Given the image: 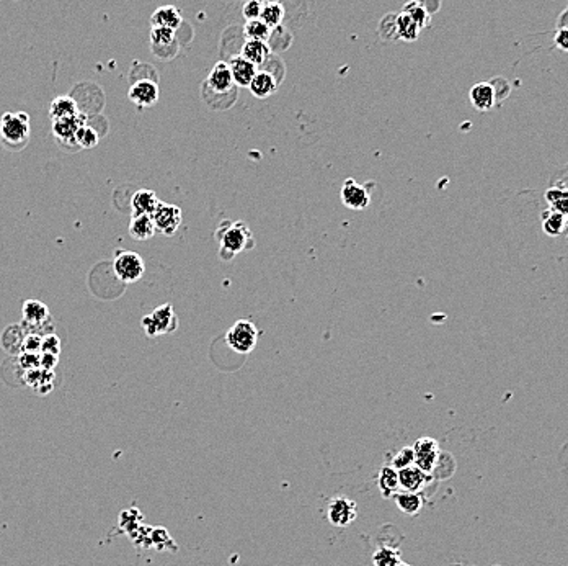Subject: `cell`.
Wrapping results in <instances>:
<instances>
[{
	"label": "cell",
	"mask_w": 568,
	"mask_h": 566,
	"mask_svg": "<svg viewBox=\"0 0 568 566\" xmlns=\"http://www.w3.org/2000/svg\"><path fill=\"white\" fill-rule=\"evenodd\" d=\"M553 43H555V46L558 47V50L568 53V27L558 28L555 36H553Z\"/></svg>",
	"instance_id": "41"
},
{
	"label": "cell",
	"mask_w": 568,
	"mask_h": 566,
	"mask_svg": "<svg viewBox=\"0 0 568 566\" xmlns=\"http://www.w3.org/2000/svg\"><path fill=\"white\" fill-rule=\"evenodd\" d=\"M415 465V452H413V447H404L402 450H399L397 454L394 455L392 459V463H390V467H394L395 470H404L407 467H412Z\"/></svg>",
	"instance_id": "35"
},
{
	"label": "cell",
	"mask_w": 568,
	"mask_h": 566,
	"mask_svg": "<svg viewBox=\"0 0 568 566\" xmlns=\"http://www.w3.org/2000/svg\"><path fill=\"white\" fill-rule=\"evenodd\" d=\"M79 113L80 112L77 103H75V100L70 97V95H61V97H56L51 102L49 117L52 121L62 120V118L77 117Z\"/></svg>",
	"instance_id": "21"
},
{
	"label": "cell",
	"mask_w": 568,
	"mask_h": 566,
	"mask_svg": "<svg viewBox=\"0 0 568 566\" xmlns=\"http://www.w3.org/2000/svg\"><path fill=\"white\" fill-rule=\"evenodd\" d=\"M0 141L12 151L23 149L30 141V117L28 113H3L0 118Z\"/></svg>",
	"instance_id": "3"
},
{
	"label": "cell",
	"mask_w": 568,
	"mask_h": 566,
	"mask_svg": "<svg viewBox=\"0 0 568 566\" xmlns=\"http://www.w3.org/2000/svg\"><path fill=\"white\" fill-rule=\"evenodd\" d=\"M397 35L400 40L415 41L420 35V27L407 13H400V15H397Z\"/></svg>",
	"instance_id": "31"
},
{
	"label": "cell",
	"mask_w": 568,
	"mask_h": 566,
	"mask_svg": "<svg viewBox=\"0 0 568 566\" xmlns=\"http://www.w3.org/2000/svg\"><path fill=\"white\" fill-rule=\"evenodd\" d=\"M404 13H407V15L412 18L415 23H417V25L420 27V30L428 25L429 13H428L427 8L422 6V3L417 2V0H412V2H408L407 6L404 7Z\"/></svg>",
	"instance_id": "34"
},
{
	"label": "cell",
	"mask_w": 568,
	"mask_h": 566,
	"mask_svg": "<svg viewBox=\"0 0 568 566\" xmlns=\"http://www.w3.org/2000/svg\"><path fill=\"white\" fill-rule=\"evenodd\" d=\"M57 362H59V355L41 354V365H40V367L54 372V368L57 367Z\"/></svg>",
	"instance_id": "42"
},
{
	"label": "cell",
	"mask_w": 568,
	"mask_h": 566,
	"mask_svg": "<svg viewBox=\"0 0 568 566\" xmlns=\"http://www.w3.org/2000/svg\"><path fill=\"white\" fill-rule=\"evenodd\" d=\"M372 563H374V566H397L399 563H402V555L397 549L379 546L374 556H372Z\"/></svg>",
	"instance_id": "32"
},
{
	"label": "cell",
	"mask_w": 568,
	"mask_h": 566,
	"mask_svg": "<svg viewBox=\"0 0 568 566\" xmlns=\"http://www.w3.org/2000/svg\"><path fill=\"white\" fill-rule=\"evenodd\" d=\"M358 516L356 502L351 501L350 498L338 496L330 499L327 506V517L330 524L335 527H346L350 526Z\"/></svg>",
	"instance_id": "9"
},
{
	"label": "cell",
	"mask_w": 568,
	"mask_h": 566,
	"mask_svg": "<svg viewBox=\"0 0 568 566\" xmlns=\"http://www.w3.org/2000/svg\"><path fill=\"white\" fill-rule=\"evenodd\" d=\"M216 239L222 260H231L243 251L254 249L255 244L250 228L243 221H222L216 230Z\"/></svg>",
	"instance_id": "2"
},
{
	"label": "cell",
	"mask_w": 568,
	"mask_h": 566,
	"mask_svg": "<svg viewBox=\"0 0 568 566\" xmlns=\"http://www.w3.org/2000/svg\"><path fill=\"white\" fill-rule=\"evenodd\" d=\"M377 486H379L381 491L385 498H390L392 494H395L400 489L399 483V472L390 465H385V467L381 470L379 478H377Z\"/></svg>",
	"instance_id": "26"
},
{
	"label": "cell",
	"mask_w": 568,
	"mask_h": 566,
	"mask_svg": "<svg viewBox=\"0 0 568 566\" xmlns=\"http://www.w3.org/2000/svg\"><path fill=\"white\" fill-rule=\"evenodd\" d=\"M128 97L136 107L149 108L159 102V85L154 79H139L131 84Z\"/></svg>",
	"instance_id": "12"
},
{
	"label": "cell",
	"mask_w": 568,
	"mask_h": 566,
	"mask_svg": "<svg viewBox=\"0 0 568 566\" xmlns=\"http://www.w3.org/2000/svg\"><path fill=\"white\" fill-rule=\"evenodd\" d=\"M395 504L397 507L407 516H417V514L422 511L423 507V498L420 496V493L413 491H397L394 494Z\"/></svg>",
	"instance_id": "25"
},
{
	"label": "cell",
	"mask_w": 568,
	"mask_h": 566,
	"mask_svg": "<svg viewBox=\"0 0 568 566\" xmlns=\"http://www.w3.org/2000/svg\"><path fill=\"white\" fill-rule=\"evenodd\" d=\"M151 46L152 53L159 58H164V51H167V58H171L175 53L171 50H176V36L175 30L170 28H160L155 27L151 30Z\"/></svg>",
	"instance_id": "13"
},
{
	"label": "cell",
	"mask_w": 568,
	"mask_h": 566,
	"mask_svg": "<svg viewBox=\"0 0 568 566\" xmlns=\"http://www.w3.org/2000/svg\"><path fill=\"white\" fill-rule=\"evenodd\" d=\"M413 452L415 465H417L420 470H423L424 473H431V470L436 467L439 455H441L438 442L431 439V437H422V439L415 442Z\"/></svg>",
	"instance_id": "11"
},
{
	"label": "cell",
	"mask_w": 568,
	"mask_h": 566,
	"mask_svg": "<svg viewBox=\"0 0 568 566\" xmlns=\"http://www.w3.org/2000/svg\"><path fill=\"white\" fill-rule=\"evenodd\" d=\"M157 232L155 223L151 215H136L130 223V234L136 241H149Z\"/></svg>",
	"instance_id": "23"
},
{
	"label": "cell",
	"mask_w": 568,
	"mask_h": 566,
	"mask_svg": "<svg viewBox=\"0 0 568 566\" xmlns=\"http://www.w3.org/2000/svg\"><path fill=\"white\" fill-rule=\"evenodd\" d=\"M236 82H233L231 68L224 61L214 64L203 87V98L214 110L231 108L237 100Z\"/></svg>",
	"instance_id": "1"
},
{
	"label": "cell",
	"mask_w": 568,
	"mask_h": 566,
	"mask_svg": "<svg viewBox=\"0 0 568 566\" xmlns=\"http://www.w3.org/2000/svg\"><path fill=\"white\" fill-rule=\"evenodd\" d=\"M113 272L123 283H135L146 272L144 259L132 251H116L113 260Z\"/></svg>",
	"instance_id": "6"
},
{
	"label": "cell",
	"mask_w": 568,
	"mask_h": 566,
	"mask_svg": "<svg viewBox=\"0 0 568 566\" xmlns=\"http://www.w3.org/2000/svg\"><path fill=\"white\" fill-rule=\"evenodd\" d=\"M546 200L548 203V208L562 215H568V188H558L551 187L546 192Z\"/></svg>",
	"instance_id": "28"
},
{
	"label": "cell",
	"mask_w": 568,
	"mask_h": 566,
	"mask_svg": "<svg viewBox=\"0 0 568 566\" xmlns=\"http://www.w3.org/2000/svg\"><path fill=\"white\" fill-rule=\"evenodd\" d=\"M379 35L383 40H397V15L384 17L379 23Z\"/></svg>",
	"instance_id": "36"
},
{
	"label": "cell",
	"mask_w": 568,
	"mask_h": 566,
	"mask_svg": "<svg viewBox=\"0 0 568 566\" xmlns=\"http://www.w3.org/2000/svg\"><path fill=\"white\" fill-rule=\"evenodd\" d=\"M229 68H231L233 82H236L237 87H248L252 79H254L255 74L259 73L256 66L252 64L250 61L243 59L242 56L233 58L231 63H229Z\"/></svg>",
	"instance_id": "19"
},
{
	"label": "cell",
	"mask_w": 568,
	"mask_h": 566,
	"mask_svg": "<svg viewBox=\"0 0 568 566\" xmlns=\"http://www.w3.org/2000/svg\"><path fill=\"white\" fill-rule=\"evenodd\" d=\"M59 352H61V339L54 334V332H52V334H47V336L43 337L41 354L59 355Z\"/></svg>",
	"instance_id": "38"
},
{
	"label": "cell",
	"mask_w": 568,
	"mask_h": 566,
	"mask_svg": "<svg viewBox=\"0 0 568 566\" xmlns=\"http://www.w3.org/2000/svg\"><path fill=\"white\" fill-rule=\"evenodd\" d=\"M181 22H183V18H181L178 8L171 7V6L157 8V10L152 13V17H151L152 28L160 27V28H170V30H176V28L181 25Z\"/></svg>",
	"instance_id": "20"
},
{
	"label": "cell",
	"mask_w": 568,
	"mask_h": 566,
	"mask_svg": "<svg viewBox=\"0 0 568 566\" xmlns=\"http://www.w3.org/2000/svg\"><path fill=\"white\" fill-rule=\"evenodd\" d=\"M261 8H263V2L261 0H247L245 6H243V17L245 20H256L261 15Z\"/></svg>",
	"instance_id": "39"
},
{
	"label": "cell",
	"mask_w": 568,
	"mask_h": 566,
	"mask_svg": "<svg viewBox=\"0 0 568 566\" xmlns=\"http://www.w3.org/2000/svg\"><path fill=\"white\" fill-rule=\"evenodd\" d=\"M243 33H245L247 40L266 43L271 35V28L266 25L261 18H256V20H248L245 23V27H243Z\"/></svg>",
	"instance_id": "29"
},
{
	"label": "cell",
	"mask_w": 568,
	"mask_h": 566,
	"mask_svg": "<svg viewBox=\"0 0 568 566\" xmlns=\"http://www.w3.org/2000/svg\"><path fill=\"white\" fill-rule=\"evenodd\" d=\"M22 313L23 325L25 326H38L52 320L49 308H47L43 301H38V299H26V301L23 303Z\"/></svg>",
	"instance_id": "17"
},
{
	"label": "cell",
	"mask_w": 568,
	"mask_h": 566,
	"mask_svg": "<svg viewBox=\"0 0 568 566\" xmlns=\"http://www.w3.org/2000/svg\"><path fill=\"white\" fill-rule=\"evenodd\" d=\"M100 135L93 130L92 126L85 123L84 126H80L77 133H75V142H77L79 147L82 149H93L95 146L98 144Z\"/></svg>",
	"instance_id": "33"
},
{
	"label": "cell",
	"mask_w": 568,
	"mask_h": 566,
	"mask_svg": "<svg viewBox=\"0 0 568 566\" xmlns=\"http://www.w3.org/2000/svg\"><path fill=\"white\" fill-rule=\"evenodd\" d=\"M160 204V200L157 198V195L152 192V190L142 188L137 190L135 193V197L131 200V210L132 216L136 215H154L157 207Z\"/></svg>",
	"instance_id": "18"
},
{
	"label": "cell",
	"mask_w": 568,
	"mask_h": 566,
	"mask_svg": "<svg viewBox=\"0 0 568 566\" xmlns=\"http://www.w3.org/2000/svg\"><path fill=\"white\" fill-rule=\"evenodd\" d=\"M240 56L243 59L250 61L252 64H255L256 68L261 64L266 63L270 56V47L263 41H254V40H247L243 43Z\"/></svg>",
	"instance_id": "22"
},
{
	"label": "cell",
	"mask_w": 568,
	"mask_h": 566,
	"mask_svg": "<svg viewBox=\"0 0 568 566\" xmlns=\"http://www.w3.org/2000/svg\"><path fill=\"white\" fill-rule=\"evenodd\" d=\"M181 218H183V211L180 207L170 203H162L157 207L152 220L155 223L157 232H162L164 236H174L175 231L178 230Z\"/></svg>",
	"instance_id": "10"
},
{
	"label": "cell",
	"mask_w": 568,
	"mask_h": 566,
	"mask_svg": "<svg viewBox=\"0 0 568 566\" xmlns=\"http://www.w3.org/2000/svg\"><path fill=\"white\" fill-rule=\"evenodd\" d=\"M567 225H568V215H567Z\"/></svg>",
	"instance_id": "44"
},
{
	"label": "cell",
	"mask_w": 568,
	"mask_h": 566,
	"mask_svg": "<svg viewBox=\"0 0 568 566\" xmlns=\"http://www.w3.org/2000/svg\"><path fill=\"white\" fill-rule=\"evenodd\" d=\"M18 364H20L22 370H35L40 368L41 365V354L40 352H22L18 355Z\"/></svg>",
	"instance_id": "37"
},
{
	"label": "cell",
	"mask_w": 568,
	"mask_h": 566,
	"mask_svg": "<svg viewBox=\"0 0 568 566\" xmlns=\"http://www.w3.org/2000/svg\"><path fill=\"white\" fill-rule=\"evenodd\" d=\"M260 331L254 322L248 320H238L226 332V344L237 354H250L259 342Z\"/></svg>",
	"instance_id": "4"
},
{
	"label": "cell",
	"mask_w": 568,
	"mask_h": 566,
	"mask_svg": "<svg viewBox=\"0 0 568 566\" xmlns=\"http://www.w3.org/2000/svg\"><path fill=\"white\" fill-rule=\"evenodd\" d=\"M397 566H410V565H407V563H404V561H402V563H399Z\"/></svg>",
	"instance_id": "43"
},
{
	"label": "cell",
	"mask_w": 568,
	"mask_h": 566,
	"mask_svg": "<svg viewBox=\"0 0 568 566\" xmlns=\"http://www.w3.org/2000/svg\"><path fill=\"white\" fill-rule=\"evenodd\" d=\"M141 326L149 337L171 334L178 329V316L175 315L174 306L167 303L155 308L151 315L142 318Z\"/></svg>",
	"instance_id": "5"
},
{
	"label": "cell",
	"mask_w": 568,
	"mask_h": 566,
	"mask_svg": "<svg viewBox=\"0 0 568 566\" xmlns=\"http://www.w3.org/2000/svg\"><path fill=\"white\" fill-rule=\"evenodd\" d=\"M428 473H424L423 470H420L417 465H412V467H407L404 470H399V483L400 488L404 491H413L420 493L423 489L424 484L428 483Z\"/></svg>",
	"instance_id": "16"
},
{
	"label": "cell",
	"mask_w": 568,
	"mask_h": 566,
	"mask_svg": "<svg viewBox=\"0 0 568 566\" xmlns=\"http://www.w3.org/2000/svg\"><path fill=\"white\" fill-rule=\"evenodd\" d=\"M85 121H87V117L82 115V113H79L77 117L52 121V135L64 149H77L79 146L75 142V133L80 126L85 125Z\"/></svg>",
	"instance_id": "7"
},
{
	"label": "cell",
	"mask_w": 568,
	"mask_h": 566,
	"mask_svg": "<svg viewBox=\"0 0 568 566\" xmlns=\"http://www.w3.org/2000/svg\"><path fill=\"white\" fill-rule=\"evenodd\" d=\"M469 98H470L472 105H474L479 112L482 113L490 112L491 108L495 107V102H496V94H495L493 84L491 82L475 84L474 87L470 89Z\"/></svg>",
	"instance_id": "14"
},
{
	"label": "cell",
	"mask_w": 568,
	"mask_h": 566,
	"mask_svg": "<svg viewBox=\"0 0 568 566\" xmlns=\"http://www.w3.org/2000/svg\"><path fill=\"white\" fill-rule=\"evenodd\" d=\"M567 226V216L562 213H557L548 208L542 213V230L547 236L557 237L560 236Z\"/></svg>",
	"instance_id": "27"
},
{
	"label": "cell",
	"mask_w": 568,
	"mask_h": 566,
	"mask_svg": "<svg viewBox=\"0 0 568 566\" xmlns=\"http://www.w3.org/2000/svg\"><path fill=\"white\" fill-rule=\"evenodd\" d=\"M25 336L26 332L23 329V326H8L7 329L3 331L2 337H0V342H2V347L8 352V354L20 355Z\"/></svg>",
	"instance_id": "24"
},
{
	"label": "cell",
	"mask_w": 568,
	"mask_h": 566,
	"mask_svg": "<svg viewBox=\"0 0 568 566\" xmlns=\"http://www.w3.org/2000/svg\"><path fill=\"white\" fill-rule=\"evenodd\" d=\"M341 202L348 210L361 211L366 210L371 203V192L366 185L358 184L355 179H346L341 185Z\"/></svg>",
	"instance_id": "8"
},
{
	"label": "cell",
	"mask_w": 568,
	"mask_h": 566,
	"mask_svg": "<svg viewBox=\"0 0 568 566\" xmlns=\"http://www.w3.org/2000/svg\"><path fill=\"white\" fill-rule=\"evenodd\" d=\"M41 342L43 337L36 334H26L25 341H23L22 352H40L41 354ZM20 352V354H22Z\"/></svg>",
	"instance_id": "40"
},
{
	"label": "cell",
	"mask_w": 568,
	"mask_h": 566,
	"mask_svg": "<svg viewBox=\"0 0 568 566\" xmlns=\"http://www.w3.org/2000/svg\"><path fill=\"white\" fill-rule=\"evenodd\" d=\"M248 89H250L254 97L263 100L276 94V90H278V80H276L275 75L268 73V70H259V73L255 74V77L252 79Z\"/></svg>",
	"instance_id": "15"
},
{
	"label": "cell",
	"mask_w": 568,
	"mask_h": 566,
	"mask_svg": "<svg viewBox=\"0 0 568 566\" xmlns=\"http://www.w3.org/2000/svg\"><path fill=\"white\" fill-rule=\"evenodd\" d=\"M260 18L273 30V28L279 27L281 22H283L284 7L279 2H266L263 3V8H261Z\"/></svg>",
	"instance_id": "30"
}]
</instances>
